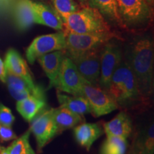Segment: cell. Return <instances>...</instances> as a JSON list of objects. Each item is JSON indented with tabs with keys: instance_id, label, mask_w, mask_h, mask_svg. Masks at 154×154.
I'll list each match as a JSON object with an SVG mask.
<instances>
[{
	"instance_id": "obj_11",
	"label": "cell",
	"mask_w": 154,
	"mask_h": 154,
	"mask_svg": "<svg viewBox=\"0 0 154 154\" xmlns=\"http://www.w3.org/2000/svg\"><path fill=\"white\" fill-rule=\"evenodd\" d=\"M101 49L91 50L81 54L69 57L74 62L77 70L84 80L91 85L96 86H99Z\"/></svg>"
},
{
	"instance_id": "obj_17",
	"label": "cell",
	"mask_w": 154,
	"mask_h": 154,
	"mask_svg": "<svg viewBox=\"0 0 154 154\" xmlns=\"http://www.w3.org/2000/svg\"><path fill=\"white\" fill-rule=\"evenodd\" d=\"M103 127L106 136H117L126 139L133 131L131 119L124 111L119 112L112 120L103 124Z\"/></svg>"
},
{
	"instance_id": "obj_8",
	"label": "cell",
	"mask_w": 154,
	"mask_h": 154,
	"mask_svg": "<svg viewBox=\"0 0 154 154\" xmlns=\"http://www.w3.org/2000/svg\"><path fill=\"white\" fill-rule=\"evenodd\" d=\"M66 48V37L63 31L37 36L26 50V57L30 64H34L38 57L46 54Z\"/></svg>"
},
{
	"instance_id": "obj_18",
	"label": "cell",
	"mask_w": 154,
	"mask_h": 154,
	"mask_svg": "<svg viewBox=\"0 0 154 154\" xmlns=\"http://www.w3.org/2000/svg\"><path fill=\"white\" fill-rule=\"evenodd\" d=\"M65 56L64 50H58L42 55L36 59L49 79V88L54 85Z\"/></svg>"
},
{
	"instance_id": "obj_32",
	"label": "cell",
	"mask_w": 154,
	"mask_h": 154,
	"mask_svg": "<svg viewBox=\"0 0 154 154\" xmlns=\"http://www.w3.org/2000/svg\"><path fill=\"white\" fill-rule=\"evenodd\" d=\"M88 0H77V2L80 4V5L83 6V7L88 5Z\"/></svg>"
},
{
	"instance_id": "obj_1",
	"label": "cell",
	"mask_w": 154,
	"mask_h": 154,
	"mask_svg": "<svg viewBox=\"0 0 154 154\" xmlns=\"http://www.w3.org/2000/svg\"><path fill=\"white\" fill-rule=\"evenodd\" d=\"M124 61L134 74L142 97L148 104L154 90V46L149 36L135 38L126 48Z\"/></svg>"
},
{
	"instance_id": "obj_7",
	"label": "cell",
	"mask_w": 154,
	"mask_h": 154,
	"mask_svg": "<svg viewBox=\"0 0 154 154\" xmlns=\"http://www.w3.org/2000/svg\"><path fill=\"white\" fill-rule=\"evenodd\" d=\"M122 60L121 49L112 40L101 47L100 51L99 87L108 91L113 72Z\"/></svg>"
},
{
	"instance_id": "obj_26",
	"label": "cell",
	"mask_w": 154,
	"mask_h": 154,
	"mask_svg": "<svg viewBox=\"0 0 154 154\" xmlns=\"http://www.w3.org/2000/svg\"><path fill=\"white\" fill-rule=\"evenodd\" d=\"M53 7L59 13L61 19L81 9V5L75 0H51Z\"/></svg>"
},
{
	"instance_id": "obj_12",
	"label": "cell",
	"mask_w": 154,
	"mask_h": 154,
	"mask_svg": "<svg viewBox=\"0 0 154 154\" xmlns=\"http://www.w3.org/2000/svg\"><path fill=\"white\" fill-rule=\"evenodd\" d=\"M128 154H154L153 121H149L137 127L128 148Z\"/></svg>"
},
{
	"instance_id": "obj_21",
	"label": "cell",
	"mask_w": 154,
	"mask_h": 154,
	"mask_svg": "<svg viewBox=\"0 0 154 154\" xmlns=\"http://www.w3.org/2000/svg\"><path fill=\"white\" fill-rule=\"evenodd\" d=\"M57 99L61 107L66 108L80 116L91 113V108L84 96H68L57 91Z\"/></svg>"
},
{
	"instance_id": "obj_2",
	"label": "cell",
	"mask_w": 154,
	"mask_h": 154,
	"mask_svg": "<svg viewBox=\"0 0 154 154\" xmlns=\"http://www.w3.org/2000/svg\"><path fill=\"white\" fill-rule=\"evenodd\" d=\"M107 92L119 107L133 109L149 105L142 97L134 75L124 59L113 72Z\"/></svg>"
},
{
	"instance_id": "obj_23",
	"label": "cell",
	"mask_w": 154,
	"mask_h": 154,
	"mask_svg": "<svg viewBox=\"0 0 154 154\" xmlns=\"http://www.w3.org/2000/svg\"><path fill=\"white\" fill-rule=\"evenodd\" d=\"M88 5L98 9L106 19L124 28L118 12L116 0H88Z\"/></svg>"
},
{
	"instance_id": "obj_19",
	"label": "cell",
	"mask_w": 154,
	"mask_h": 154,
	"mask_svg": "<svg viewBox=\"0 0 154 154\" xmlns=\"http://www.w3.org/2000/svg\"><path fill=\"white\" fill-rule=\"evenodd\" d=\"M103 134V129L99 124L84 123L75 126V139L81 146L89 151L93 143Z\"/></svg>"
},
{
	"instance_id": "obj_16",
	"label": "cell",
	"mask_w": 154,
	"mask_h": 154,
	"mask_svg": "<svg viewBox=\"0 0 154 154\" xmlns=\"http://www.w3.org/2000/svg\"><path fill=\"white\" fill-rule=\"evenodd\" d=\"M32 4L36 13V24L44 25L58 31H63L62 19L53 7L38 2L32 1Z\"/></svg>"
},
{
	"instance_id": "obj_10",
	"label": "cell",
	"mask_w": 154,
	"mask_h": 154,
	"mask_svg": "<svg viewBox=\"0 0 154 154\" xmlns=\"http://www.w3.org/2000/svg\"><path fill=\"white\" fill-rule=\"evenodd\" d=\"M83 96L87 99L91 108V113L96 118L106 115L119 108L109 94L99 86L85 82L83 86Z\"/></svg>"
},
{
	"instance_id": "obj_22",
	"label": "cell",
	"mask_w": 154,
	"mask_h": 154,
	"mask_svg": "<svg viewBox=\"0 0 154 154\" xmlns=\"http://www.w3.org/2000/svg\"><path fill=\"white\" fill-rule=\"evenodd\" d=\"M82 116L72 112L66 108L59 106L54 109L53 117L57 126L58 134L74 128L79 124L83 120Z\"/></svg>"
},
{
	"instance_id": "obj_6",
	"label": "cell",
	"mask_w": 154,
	"mask_h": 154,
	"mask_svg": "<svg viewBox=\"0 0 154 154\" xmlns=\"http://www.w3.org/2000/svg\"><path fill=\"white\" fill-rule=\"evenodd\" d=\"M85 82H87L81 76L74 62L65 56L54 87L60 92L83 96V86Z\"/></svg>"
},
{
	"instance_id": "obj_4",
	"label": "cell",
	"mask_w": 154,
	"mask_h": 154,
	"mask_svg": "<svg viewBox=\"0 0 154 154\" xmlns=\"http://www.w3.org/2000/svg\"><path fill=\"white\" fill-rule=\"evenodd\" d=\"M66 37L65 55L68 57L81 54L91 50L101 49L111 40L121 39L113 31L91 34H76L63 30Z\"/></svg>"
},
{
	"instance_id": "obj_25",
	"label": "cell",
	"mask_w": 154,
	"mask_h": 154,
	"mask_svg": "<svg viewBox=\"0 0 154 154\" xmlns=\"http://www.w3.org/2000/svg\"><path fill=\"white\" fill-rule=\"evenodd\" d=\"M30 134L31 131L29 129L20 137L15 138L7 148L9 154H36L30 145Z\"/></svg>"
},
{
	"instance_id": "obj_24",
	"label": "cell",
	"mask_w": 154,
	"mask_h": 154,
	"mask_svg": "<svg viewBox=\"0 0 154 154\" xmlns=\"http://www.w3.org/2000/svg\"><path fill=\"white\" fill-rule=\"evenodd\" d=\"M128 141L117 136H106L101 148L100 154H126Z\"/></svg>"
},
{
	"instance_id": "obj_31",
	"label": "cell",
	"mask_w": 154,
	"mask_h": 154,
	"mask_svg": "<svg viewBox=\"0 0 154 154\" xmlns=\"http://www.w3.org/2000/svg\"><path fill=\"white\" fill-rule=\"evenodd\" d=\"M0 154H9L7 148L0 145Z\"/></svg>"
},
{
	"instance_id": "obj_15",
	"label": "cell",
	"mask_w": 154,
	"mask_h": 154,
	"mask_svg": "<svg viewBox=\"0 0 154 154\" xmlns=\"http://www.w3.org/2000/svg\"><path fill=\"white\" fill-rule=\"evenodd\" d=\"M13 17L17 28L25 31L36 24V16L32 0H16L12 6Z\"/></svg>"
},
{
	"instance_id": "obj_30",
	"label": "cell",
	"mask_w": 154,
	"mask_h": 154,
	"mask_svg": "<svg viewBox=\"0 0 154 154\" xmlns=\"http://www.w3.org/2000/svg\"><path fill=\"white\" fill-rule=\"evenodd\" d=\"M6 76H7V70H6L5 62L0 57V81L2 82L5 83Z\"/></svg>"
},
{
	"instance_id": "obj_28",
	"label": "cell",
	"mask_w": 154,
	"mask_h": 154,
	"mask_svg": "<svg viewBox=\"0 0 154 154\" xmlns=\"http://www.w3.org/2000/svg\"><path fill=\"white\" fill-rule=\"evenodd\" d=\"M17 136L11 127L4 126L0 124V140L2 142H7L14 140Z\"/></svg>"
},
{
	"instance_id": "obj_33",
	"label": "cell",
	"mask_w": 154,
	"mask_h": 154,
	"mask_svg": "<svg viewBox=\"0 0 154 154\" xmlns=\"http://www.w3.org/2000/svg\"><path fill=\"white\" fill-rule=\"evenodd\" d=\"M146 2V3L150 7H153V3H154V0H144Z\"/></svg>"
},
{
	"instance_id": "obj_29",
	"label": "cell",
	"mask_w": 154,
	"mask_h": 154,
	"mask_svg": "<svg viewBox=\"0 0 154 154\" xmlns=\"http://www.w3.org/2000/svg\"><path fill=\"white\" fill-rule=\"evenodd\" d=\"M15 1L16 0H0V18L10 11Z\"/></svg>"
},
{
	"instance_id": "obj_9",
	"label": "cell",
	"mask_w": 154,
	"mask_h": 154,
	"mask_svg": "<svg viewBox=\"0 0 154 154\" xmlns=\"http://www.w3.org/2000/svg\"><path fill=\"white\" fill-rule=\"evenodd\" d=\"M54 110L53 108H45L30 121L29 130L36 138L38 151L58 134L53 117Z\"/></svg>"
},
{
	"instance_id": "obj_13",
	"label": "cell",
	"mask_w": 154,
	"mask_h": 154,
	"mask_svg": "<svg viewBox=\"0 0 154 154\" xmlns=\"http://www.w3.org/2000/svg\"><path fill=\"white\" fill-rule=\"evenodd\" d=\"M5 83L7 84L9 94L17 101L26 99L32 95H46L44 88L37 85L35 88H32L20 77L7 71Z\"/></svg>"
},
{
	"instance_id": "obj_3",
	"label": "cell",
	"mask_w": 154,
	"mask_h": 154,
	"mask_svg": "<svg viewBox=\"0 0 154 154\" xmlns=\"http://www.w3.org/2000/svg\"><path fill=\"white\" fill-rule=\"evenodd\" d=\"M64 29L76 34H91L111 32L109 22L100 11L90 6L81 7L79 10L62 19Z\"/></svg>"
},
{
	"instance_id": "obj_14",
	"label": "cell",
	"mask_w": 154,
	"mask_h": 154,
	"mask_svg": "<svg viewBox=\"0 0 154 154\" xmlns=\"http://www.w3.org/2000/svg\"><path fill=\"white\" fill-rule=\"evenodd\" d=\"M5 65L6 70L22 78L31 87L35 88L37 85L34 84L32 74L22 56L14 49H9L5 56Z\"/></svg>"
},
{
	"instance_id": "obj_20",
	"label": "cell",
	"mask_w": 154,
	"mask_h": 154,
	"mask_svg": "<svg viewBox=\"0 0 154 154\" xmlns=\"http://www.w3.org/2000/svg\"><path fill=\"white\" fill-rule=\"evenodd\" d=\"M47 106L46 95H32L26 99L18 101L17 110L28 122H30L40 111Z\"/></svg>"
},
{
	"instance_id": "obj_5",
	"label": "cell",
	"mask_w": 154,
	"mask_h": 154,
	"mask_svg": "<svg viewBox=\"0 0 154 154\" xmlns=\"http://www.w3.org/2000/svg\"><path fill=\"white\" fill-rule=\"evenodd\" d=\"M124 28L136 27L151 17V7L144 0H116Z\"/></svg>"
},
{
	"instance_id": "obj_27",
	"label": "cell",
	"mask_w": 154,
	"mask_h": 154,
	"mask_svg": "<svg viewBox=\"0 0 154 154\" xmlns=\"http://www.w3.org/2000/svg\"><path fill=\"white\" fill-rule=\"evenodd\" d=\"M15 120L14 116L8 107L0 103V124L11 127Z\"/></svg>"
}]
</instances>
